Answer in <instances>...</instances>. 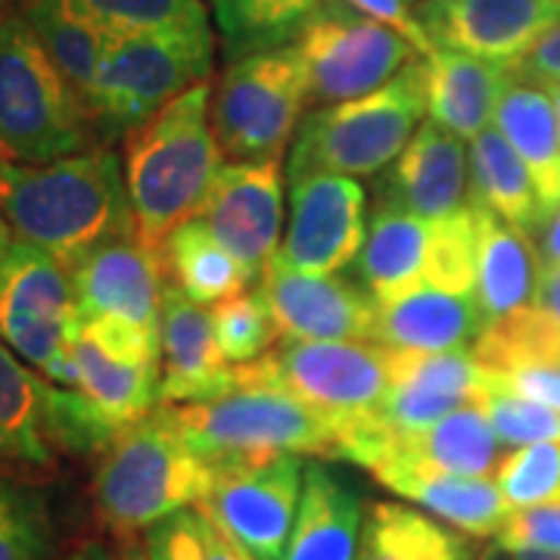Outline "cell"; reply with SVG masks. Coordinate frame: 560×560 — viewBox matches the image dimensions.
Here are the masks:
<instances>
[{
    "label": "cell",
    "instance_id": "obj_1",
    "mask_svg": "<svg viewBox=\"0 0 560 560\" xmlns=\"http://www.w3.org/2000/svg\"><path fill=\"white\" fill-rule=\"evenodd\" d=\"M0 209L13 241L72 268L97 246L138 237L125 162L113 147L44 165H0Z\"/></svg>",
    "mask_w": 560,
    "mask_h": 560
},
{
    "label": "cell",
    "instance_id": "obj_2",
    "mask_svg": "<svg viewBox=\"0 0 560 560\" xmlns=\"http://www.w3.org/2000/svg\"><path fill=\"white\" fill-rule=\"evenodd\" d=\"M212 84L202 81L125 138V180L138 241L160 253L168 234L197 219L219 178L221 147L212 131Z\"/></svg>",
    "mask_w": 560,
    "mask_h": 560
},
{
    "label": "cell",
    "instance_id": "obj_3",
    "mask_svg": "<svg viewBox=\"0 0 560 560\" xmlns=\"http://www.w3.org/2000/svg\"><path fill=\"white\" fill-rule=\"evenodd\" d=\"M215 464L184 440L175 405H160L97 455L91 499L101 523L119 539L147 533L165 517L212 495Z\"/></svg>",
    "mask_w": 560,
    "mask_h": 560
},
{
    "label": "cell",
    "instance_id": "obj_4",
    "mask_svg": "<svg viewBox=\"0 0 560 560\" xmlns=\"http://www.w3.org/2000/svg\"><path fill=\"white\" fill-rule=\"evenodd\" d=\"M427 116V60L405 66L383 88L355 101L318 106L300 121L287 180L305 175L364 178L393 165Z\"/></svg>",
    "mask_w": 560,
    "mask_h": 560
},
{
    "label": "cell",
    "instance_id": "obj_5",
    "mask_svg": "<svg viewBox=\"0 0 560 560\" xmlns=\"http://www.w3.org/2000/svg\"><path fill=\"white\" fill-rule=\"evenodd\" d=\"M101 147L75 88L20 13L0 16V160L44 165Z\"/></svg>",
    "mask_w": 560,
    "mask_h": 560
},
{
    "label": "cell",
    "instance_id": "obj_6",
    "mask_svg": "<svg viewBox=\"0 0 560 560\" xmlns=\"http://www.w3.org/2000/svg\"><path fill=\"white\" fill-rule=\"evenodd\" d=\"M212 62V25L113 38L88 103L97 143L109 147L113 140H125L135 128L160 116L180 94L209 81Z\"/></svg>",
    "mask_w": 560,
    "mask_h": 560
},
{
    "label": "cell",
    "instance_id": "obj_7",
    "mask_svg": "<svg viewBox=\"0 0 560 560\" xmlns=\"http://www.w3.org/2000/svg\"><path fill=\"white\" fill-rule=\"evenodd\" d=\"M184 440L212 464L268 455L337 458L340 423L278 383L243 381L200 405H175Z\"/></svg>",
    "mask_w": 560,
    "mask_h": 560
},
{
    "label": "cell",
    "instance_id": "obj_8",
    "mask_svg": "<svg viewBox=\"0 0 560 560\" xmlns=\"http://www.w3.org/2000/svg\"><path fill=\"white\" fill-rule=\"evenodd\" d=\"M308 103L300 50L278 47L228 62L212 91V131L231 162L280 160Z\"/></svg>",
    "mask_w": 560,
    "mask_h": 560
},
{
    "label": "cell",
    "instance_id": "obj_9",
    "mask_svg": "<svg viewBox=\"0 0 560 560\" xmlns=\"http://www.w3.org/2000/svg\"><path fill=\"white\" fill-rule=\"evenodd\" d=\"M399 352L371 340H283L268 355L237 364L243 381L278 383L337 423L368 418L396 381Z\"/></svg>",
    "mask_w": 560,
    "mask_h": 560
},
{
    "label": "cell",
    "instance_id": "obj_10",
    "mask_svg": "<svg viewBox=\"0 0 560 560\" xmlns=\"http://www.w3.org/2000/svg\"><path fill=\"white\" fill-rule=\"evenodd\" d=\"M79 305L69 268L28 243L13 241L0 268V342L57 386H79L72 340Z\"/></svg>",
    "mask_w": 560,
    "mask_h": 560
},
{
    "label": "cell",
    "instance_id": "obj_11",
    "mask_svg": "<svg viewBox=\"0 0 560 560\" xmlns=\"http://www.w3.org/2000/svg\"><path fill=\"white\" fill-rule=\"evenodd\" d=\"M308 75V103L355 101L393 81L405 66L423 60L411 40L371 20L346 0H324L293 44Z\"/></svg>",
    "mask_w": 560,
    "mask_h": 560
},
{
    "label": "cell",
    "instance_id": "obj_12",
    "mask_svg": "<svg viewBox=\"0 0 560 560\" xmlns=\"http://www.w3.org/2000/svg\"><path fill=\"white\" fill-rule=\"evenodd\" d=\"M302 455L215 464L212 495L197 508L256 560H283L302 499Z\"/></svg>",
    "mask_w": 560,
    "mask_h": 560
},
{
    "label": "cell",
    "instance_id": "obj_13",
    "mask_svg": "<svg viewBox=\"0 0 560 560\" xmlns=\"http://www.w3.org/2000/svg\"><path fill=\"white\" fill-rule=\"evenodd\" d=\"M368 237V197L359 180L305 175L290 180V219L278 256L308 275H340Z\"/></svg>",
    "mask_w": 560,
    "mask_h": 560
},
{
    "label": "cell",
    "instance_id": "obj_14",
    "mask_svg": "<svg viewBox=\"0 0 560 560\" xmlns=\"http://www.w3.org/2000/svg\"><path fill=\"white\" fill-rule=\"evenodd\" d=\"M280 178V160L224 162L197 215L212 241L237 259L249 283L261 280L268 261L278 256L283 231Z\"/></svg>",
    "mask_w": 560,
    "mask_h": 560
},
{
    "label": "cell",
    "instance_id": "obj_15",
    "mask_svg": "<svg viewBox=\"0 0 560 560\" xmlns=\"http://www.w3.org/2000/svg\"><path fill=\"white\" fill-rule=\"evenodd\" d=\"M81 320H116L160 340L165 265L138 237H119L69 268Z\"/></svg>",
    "mask_w": 560,
    "mask_h": 560
},
{
    "label": "cell",
    "instance_id": "obj_16",
    "mask_svg": "<svg viewBox=\"0 0 560 560\" xmlns=\"http://www.w3.org/2000/svg\"><path fill=\"white\" fill-rule=\"evenodd\" d=\"M283 340H371L377 302L342 275H308L275 256L259 280Z\"/></svg>",
    "mask_w": 560,
    "mask_h": 560
},
{
    "label": "cell",
    "instance_id": "obj_17",
    "mask_svg": "<svg viewBox=\"0 0 560 560\" xmlns=\"http://www.w3.org/2000/svg\"><path fill=\"white\" fill-rule=\"evenodd\" d=\"M436 50L514 66L560 22V0H433L418 13Z\"/></svg>",
    "mask_w": 560,
    "mask_h": 560
},
{
    "label": "cell",
    "instance_id": "obj_18",
    "mask_svg": "<svg viewBox=\"0 0 560 560\" xmlns=\"http://www.w3.org/2000/svg\"><path fill=\"white\" fill-rule=\"evenodd\" d=\"M162 405H200L237 389V364L224 359L212 312L165 280L160 324Z\"/></svg>",
    "mask_w": 560,
    "mask_h": 560
},
{
    "label": "cell",
    "instance_id": "obj_19",
    "mask_svg": "<svg viewBox=\"0 0 560 560\" xmlns=\"http://www.w3.org/2000/svg\"><path fill=\"white\" fill-rule=\"evenodd\" d=\"M399 352V349H396ZM489 396V371L474 352H399L396 381L371 415L389 433H411Z\"/></svg>",
    "mask_w": 560,
    "mask_h": 560
},
{
    "label": "cell",
    "instance_id": "obj_20",
    "mask_svg": "<svg viewBox=\"0 0 560 560\" xmlns=\"http://www.w3.org/2000/svg\"><path fill=\"white\" fill-rule=\"evenodd\" d=\"M467 178L470 160L464 140L436 121H423L396 162L381 172L374 194L377 206H396L411 215L436 221L467 206Z\"/></svg>",
    "mask_w": 560,
    "mask_h": 560
},
{
    "label": "cell",
    "instance_id": "obj_21",
    "mask_svg": "<svg viewBox=\"0 0 560 560\" xmlns=\"http://www.w3.org/2000/svg\"><path fill=\"white\" fill-rule=\"evenodd\" d=\"M486 334L477 293H452L440 287H418L399 300L377 305L374 337L399 352H474Z\"/></svg>",
    "mask_w": 560,
    "mask_h": 560
},
{
    "label": "cell",
    "instance_id": "obj_22",
    "mask_svg": "<svg viewBox=\"0 0 560 560\" xmlns=\"http://www.w3.org/2000/svg\"><path fill=\"white\" fill-rule=\"evenodd\" d=\"M433 265L436 221L411 215L396 206H374L359 261L352 265L361 290L377 305H386L418 287H430Z\"/></svg>",
    "mask_w": 560,
    "mask_h": 560
},
{
    "label": "cell",
    "instance_id": "obj_23",
    "mask_svg": "<svg viewBox=\"0 0 560 560\" xmlns=\"http://www.w3.org/2000/svg\"><path fill=\"white\" fill-rule=\"evenodd\" d=\"M47 383L0 342V477L32 482L54 474L60 452L47 430Z\"/></svg>",
    "mask_w": 560,
    "mask_h": 560
},
{
    "label": "cell",
    "instance_id": "obj_24",
    "mask_svg": "<svg viewBox=\"0 0 560 560\" xmlns=\"http://www.w3.org/2000/svg\"><path fill=\"white\" fill-rule=\"evenodd\" d=\"M361 526L359 492L324 460H305L300 511L283 560H355Z\"/></svg>",
    "mask_w": 560,
    "mask_h": 560
},
{
    "label": "cell",
    "instance_id": "obj_25",
    "mask_svg": "<svg viewBox=\"0 0 560 560\" xmlns=\"http://www.w3.org/2000/svg\"><path fill=\"white\" fill-rule=\"evenodd\" d=\"M511 79V66L458 50H436L433 57H427L430 121L458 135L460 140H477L486 128H492L501 94L508 91Z\"/></svg>",
    "mask_w": 560,
    "mask_h": 560
},
{
    "label": "cell",
    "instance_id": "obj_26",
    "mask_svg": "<svg viewBox=\"0 0 560 560\" xmlns=\"http://www.w3.org/2000/svg\"><path fill=\"white\" fill-rule=\"evenodd\" d=\"M470 209L477 221V302L489 327L533 302L541 265L526 234L480 202H470Z\"/></svg>",
    "mask_w": 560,
    "mask_h": 560
},
{
    "label": "cell",
    "instance_id": "obj_27",
    "mask_svg": "<svg viewBox=\"0 0 560 560\" xmlns=\"http://www.w3.org/2000/svg\"><path fill=\"white\" fill-rule=\"evenodd\" d=\"M492 125L508 138L526 165L548 224L560 206V125L548 88L514 75L508 91L501 94Z\"/></svg>",
    "mask_w": 560,
    "mask_h": 560
},
{
    "label": "cell",
    "instance_id": "obj_28",
    "mask_svg": "<svg viewBox=\"0 0 560 560\" xmlns=\"http://www.w3.org/2000/svg\"><path fill=\"white\" fill-rule=\"evenodd\" d=\"M377 480L401 499L415 501L430 517L458 529L464 536L486 539L499 536L501 526L514 514L492 477H445V474H411L389 470Z\"/></svg>",
    "mask_w": 560,
    "mask_h": 560
},
{
    "label": "cell",
    "instance_id": "obj_29",
    "mask_svg": "<svg viewBox=\"0 0 560 560\" xmlns=\"http://www.w3.org/2000/svg\"><path fill=\"white\" fill-rule=\"evenodd\" d=\"M72 361L79 371L75 389L119 427L138 423L162 405V361H140L109 352L81 330H75L72 340Z\"/></svg>",
    "mask_w": 560,
    "mask_h": 560
},
{
    "label": "cell",
    "instance_id": "obj_30",
    "mask_svg": "<svg viewBox=\"0 0 560 560\" xmlns=\"http://www.w3.org/2000/svg\"><path fill=\"white\" fill-rule=\"evenodd\" d=\"M467 160H470V202L486 206L492 215L508 221L526 237L545 228L536 184L517 156V150L495 125L486 128L477 140H470Z\"/></svg>",
    "mask_w": 560,
    "mask_h": 560
},
{
    "label": "cell",
    "instance_id": "obj_31",
    "mask_svg": "<svg viewBox=\"0 0 560 560\" xmlns=\"http://www.w3.org/2000/svg\"><path fill=\"white\" fill-rule=\"evenodd\" d=\"M16 13L28 22L40 47L50 54V60L57 62V69L69 79L88 109L113 35H106L97 22L88 20L69 0H16Z\"/></svg>",
    "mask_w": 560,
    "mask_h": 560
},
{
    "label": "cell",
    "instance_id": "obj_32",
    "mask_svg": "<svg viewBox=\"0 0 560 560\" xmlns=\"http://www.w3.org/2000/svg\"><path fill=\"white\" fill-rule=\"evenodd\" d=\"M355 560H474L464 533L396 501L368 508Z\"/></svg>",
    "mask_w": 560,
    "mask_h": 560
},
{
    "label": "cell",
    "instance_id": "obj_33",
    "mask_svg": "<svg viewBox=\"0 0 560 560\" xmlns=\"http://www.w3.org/2000/svg\"><path fill=\"white\" fill-rule=\"evenodd\" d=\"M228 62L296 44L324 0H206Z\"/></svg>",
    "mask_w": 560,
    "mask_h": 560
},
{
    "label": "cell",
    "instance_id": "obj_34",
    "mask_svg": "<svg viewBox=\"0 0 560 560\" xmlns=\"http://www.w3.org/2000/svg\"><path fill=\"white\" fill-rule=\"evenodd\" d=\"M160 256L168 283H175L184 296L200 305H219L243 293L249 283L237 259L221 249L197 219L175 228L162 243Z\"/></svg>",
    "mask_w": 560,
    "mask_h": 560
},
{
    "label": "cell",
    "instance_id": "obj_35",
    "mask_svg": "<svg viewBox=\"0 0 560 560\" xmlns=\"http://www.w3.org/2000/svg\"><path fill=\"white\" fill-rule=\"evenodd\" d=\"M54 548L47 492L28 480L0 477V560H50Z\"/></svg>",
    "mask_w": 560,
    "mask_h": 560
},
{
    "label": "cell",
    "instance_id": "obj_36",
    "mask_svg": "<svg viewBox=\"0 0 560 560\" xmlns=\"http://www.w3.org/2000/svg\"><path fill=\"white\" fill-rule=\"evenodd\" d=\"M106 35H143V32H175L202 28L209 22L206 0H69Z\"/></svg>",
    "mask_w": 560,
    "mask_h": 560
},
{
    "label": "cell",
    "instance_id": "obj_37",
    "mask_svg": "<svg viewBox=\"0 0 560 560\" xmlns=\"http://www.w3.org/2000/svg\"><path fill=\"white\" fill-rule=\"evenodd\" d=\"M212 320H215L221 352L231 364H249L261 359L280 340L278 320L261 290H243L237 296L212 305Z\"/></svg>",
    "mask_w": 560,
    "mask_h": 560
},
{
    "label": "cell",
    "instance_id": "obj_38",
    "mask_svg": "<svg viewBox=\"0 0 560 560\" xmlns=\"http://www.w3.org/2000/svg\"><path fill=\"white\" fill-rule=\"evenodd\" d=\"M495 482L514 511L560 504V442H539L511 452L495 470Z\"/></svg>",
    "mask_w": 560,
    "mask_h": 560
},
{
    "label": "cell",
    "instance_id": "obj_39",
    "mask_svg": "<svg viewBox=\"0 0 560 560\" xmlns=\"http://www.w3.org/2000/svg\"><path fill=\"white\" fill-rule=\"evenodd\" d=\"M486 411L499 433L501 445H539V442H560V411L539 401L489 393Z\"/></svg>",
    "mask_w": 560,
    "mask_h": 560
},
{
    "label": "cell",
    "instance_id": "obj_40",
    "mask_svg": "<svg viewBox=\"0 0 560 560\" xmlns=\"http://www.w3.org/2000/svg\"><path fill=\"white\" fill-rule=\"evenodd\" d=\"M147 560H206L202 523L197 508L178 511L143 533Z\"/></svg>",
    "mask_w": 560,
    "mask_h": 560
},
{
    "label": "cell",
    "instance_id": "obj_41",
    "mask_svg": "<svg viewBox=\"0 0 560 560\" xmlns=\"http://www.w3.org/2000/svg\"><path fill=\"white\" fill-rule=\"evenodd\" d=\"M504 551L514 548H539L560 555V504H539V508H521L495 536Z\"/></svg>",
    "mask_w": 560,
    "mask_h": 560
},
{
    "label": "cell",
    "instance_id": "obj_42",
    "mask_svg": "<svg viewBox=\"0 0 560 560\" xmlns=\"http://www.w3.org/2000/svg\"><path fill=\"white\" fill-rule=\"evenodd\" d=\"M489 393H504L526 401H539L560 411V364H539V368H521L508 374L489 371Z\"/></svg>",
    "mask_w": 560,
    "mask_h": 560
},
{
    "label": "cell",
    "instance_id": "obj_43",
    "mask_svg": "<svg viewBox=\"0 0 560 560\" xmlns=\"http://www.w3.org/2000/svg\"><path fill=\"white\" fill-rule=\"evenodd\" d=\"M346 3L355 7L364 16L383 22V25H389V28H396L401 38L411 40V47L418 50L423 60L436 54V44H433L430 35L423 32L418 13L408 10V0H346Z\"/></svg>",
    "mask_w": 560,
    "mask_h": 560
},
{
    "label": "cell",
    "instance_id": "obj_44",
    "mask_svg": "<svg viewBox=\"0 0 560 560\" xmlns=\"http://www.w3.org/2000/svg\"><path fill=\"white\" fill-rule=\"evenodd\" d=\"M511 69H514V75H521L526 81H536L541 88L560 84V22L555 28H548L533 44V50L523 60L514 62Z\"/></svg>",
    "mask_w": 560,
    "mask_h": 560
},
{
    "label": "cell",
    "instance_id": "obj_45",
    "mask_svg": "<svg viewBox=\"0 0 560 560\" xmlns=\"http://www.w3.org/2000/svg\"><path fill=\"white\" fill-rule=\"evenodd\" d=\"M197 514H200L202 523V541H206V560H256L246 548H243L241 541H234L224 529H221L219 523L212 521L206 511L197 508Z\"/></svg>",
    "mask_w": 560,
    "mask_h": 560
},
{
    "label": "cell",
    "instance_id": "obj_46",
    "mask_svg": "<svg viewBox=\"0 0 560 560\" xmlns=\"http://www.w3.org/2000/svg\"><path fill=\"white\" fill-rule=\"evenodd\" d=\"M533 305L560 330V268L539 275V287H536Z\"/></svg>",
    "mask_w": 560,
    "mask_h": 560
},
{
    "label": "cell",
    "instance_id": "obj_47",
    "mask_svg": "<svg viewBox=\"0 0 560 560\" xmlns=\"http://www.w3.org/2000/svg\"><path fill=\"white\" fill-rule=\"evenodd\" d=\"M539 265H541V275H545V271H555V268H560V206L555 209V215L548 219V224H545Z\"/></svg>",
    "mask_w": 560,
    "mask_h": 560
},
{
    "label": "cell",
    "instance_id": "obj_48",
    "mask_svg": "<svg viewBox=\"0 0 560 560\" xmlns=\"http://www.w3.org/2000/svg\"><path fill=\"white\" fill-rule=\"evenodd\" d=\"M66 560H116V558H113V551H109L103 541L91 539V541H84V545H79V548H75V551H72Z\"/></svg>",
    "mask_w": 560,
    "mask_h": 560
},
{
    "label": "cell",
    "instance_id": "obj_49",
    "mask_svg": "<svg viewBox=\"0 0 560 560\" xmlns=\"http://www.w3.org/2000/svg\"><path fill=\"white\" fill-rule=\"evenodd\" d=\"M3 165V160H0ZM10 246H13V231H10V224L3 219V209H0V268H3V261L10 256Z\"/></svg>",
    "mask_w": 560,
    "mask_h": 560
},
{
    "label": "cell",
    "instance_id": "obj_50",
    "mask_svg": "<svg viewBox=\"0 0 560 560\" xmlns=\"http://www.w3.org/2000/svg\"><path fill=\"white\" fill-rule=\"evenodd\" d=\"M508 555L514 560H560V555H555V551H539V548H514Z\"/></svg>",
    "mask_w": 560,
    "mask_h": 560
},
{
    "label": "cell",
    "instance_id": "obj_51",
    "mask_svg": "<svg viewBox=\"0 0 560 560\" xmlns=\"http://www.w3.org/2000/svg\"><path fill=\"white\" fill-rule=\"evenodd\" d=\"M480 560H514V558H511V555H508V551L501 548L499 541H495V545H489V548L482 551Z\"/></svg>",
    "mask_w": 560,
    "mask_h": 560
},
{
    "label": "cell",
    "instance_id": "obj_52",
    "mask_svg": "<svg viewBox=\"0 0 560 560\" xmlns=\"http://www.w3.org/2000/svg\"><path fill=\"white\" fill-rule=\"evenodd\" d=\"M116 560H147V555H143V548H138V545H125Z\"/></svg>",
    "mask_w": 560,
    "mask_h": 560
},
{
    "label": "cell",
    "instance_id": "obj_53",
    "mask_svg": "<svg viewBox=\"0 0 560 560\" xmlns=\"http://www.w3.org/2000/svg\"><path fill=\"white\" fill-rule=\"evenodd\" d=\"M548 94H551V101H555V109H558V125H560V84H551V88H548Z\"/></svg>",
    "mask_w": 560,
    "mask_h": 560
},
{
    "label": "cell",
    "instance_id": "obj_54",
    "mask_svg": "<svg viewBox=\"0 0 560 560\" xmlns=\"http://www.w3.org/2000/svg\"><path fill=\"white\" fill-rule=\"evenodd\" d=\"M3 3H7V0H0V16H3Z\"/></svg>",
    "mask_w": 560,
    "mask_h": 560
},
{
    "label": "cell",
    "instance_id": "obj_55",
    "mask_svg": "<svg viewBox=\"0 0 560 560\" xmlns=\"http://www.w3.org/2000/svg\"><path fill=\"white\" fill-rule=\"evenodd\" d=\"M408 3H411V0H408Z\"/></svg>",
    "mask_w": 560,
    "mask_h": 560
},
{
    "label": "cell",
    "instance_id": "obj_56",
    "mask_svg": "<svg viewBox=\"0 0 560 560\" xmlns=\"http://www.w3.org/2000/svg\"><path fill=\"white\" fill-rule=\"evenodd\" d=\"M430 3H433V0H430Z\"/></svg>",
    "mask_w": 560,
    "mask_h": 560
}]
</instances>
